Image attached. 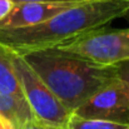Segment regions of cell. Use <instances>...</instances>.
Listing matches in <instances>:
<instances>
[{"mask_svg": "<svg viewBox=\"0 0 129 129\" xmlns=\"http://www.w3.org/2000/svg\"><path fill=\"white\" fill-rule=\"evenodd\" d=\"M128 10L129 0L78 4L34 26L0 29V44L18 55L54 49L105 28L112 20L123 18Z\"/></svg>", "mask_w": 129, "mask_h": 129, "instance_id": "cell-1", "label": "cell"}, {"mask_svg": "<svg viewBox=\"0 0 129 129\" xmlns=\"http://www.w3.org/2000/svg\"><path fill=\"white\" fill-rule=\"evenodd\" d=\"M21 56L72 113L93 94L119 80L117 65L94 64L59 49L33 51Z\"/></svg>", "mask_w": 129, "mask_h": 129, "instance_id": "cell-2", "label": "cell"}, {"mask_svg": "<svg viewBox=\"0 0 129 129\" xmlns=\"http://www.w3.org/2000/svg\"><path fill=\"white\" fill-rule=\"evenodd\" d=\"M13 67L23 96L35 120L46 125L65 128L72 112L60 103L21 55L13 53Z\"/></svg>", "mask_w": 129, "mask_h": 129, "instance_id": "cell-3", "label": "cell"}, {"mask_svg": "<svg viewBox=\"0 0 129 129\" xmlns=\"http://www.w3.org/2000/svg\"><path fill=\"white\" fill-rule=\"evenodd\" d=\"M54 49L80 56L94 64L119 65L129 60V28L114 30L100 28Z\"/></svg>", "mask_w": 129, "mask_h": 129, "instance_id": "cell-4", "label": "cell"}, {"mask_svg": "<svg viewBox=\"0 0 129 129\" xmlns=\"http://www.w3.org/2000/svg\"><path fill=\"white\" fill-rule=\"evenodd\" d=\"M72 114L88 118L114 122L129 125V93L119 80L104 86L78 107Z\"/></svg>", "mask_w": 129, "mask_h": 129, "instance_id": "cell-5", "label": "cell"}, {"mask_svg": "<svg viewBox=\"0 0 129 129\" xmlns=\"http://www.w3.org/2000/svg\"><path fill=\"white\" fill-rule=\"evenodd\" d=\"M70 3H48L28 1L14 4V8L6 18L0 21V29H19L42 24L56 14L75 6Z\"/></svg>", "mask_w": 129, "mask_h": 129, "instance_id": "cell-6", "label": "cell"}, {"mask_svg": "<svg viewBox=\"0 0 129 129\" xmlns=\"http://www.w3.org/2000/svg\"><path fill=\"white\" fill-rule=\"evenodd\" d=\"M0 115L9 119L16 129L35 120L24 96H14L0 93Z\"/></svg>", "mask_w": 129, "mask_h": 129, "instance_id": "cell-7", "label": "cell"}, {"mask_svg": "<svg viewBox=\"0 0 129 129\" xmlns=\"http://www.w3.org/2000/svg\"><path fill=\"white\" fill-rule=\"evenodd\" d=\"M0 93L23 96L13 67V53L0 44Z\"/></svg>", "mask_w": 129, "mask_h": 129, "instance_id": "cell-8", "label": "cell"}, {"mask_svg": "<svg viewBox=\"0 0 129 129\" xmlns=\"http://www.w3.org/2000/svg\"><path fill=\"white\" fill-rule=\"evenodd\" d=\"M65 129H129V125L108 120H100V119L80 118L72 114Z\"/></svg>", "mask_w": 129, "mask_h": 129, "instance_id": "cell-9", "label": "cell"}, {"mask_svg": "<svg viewBox=\"0 0 129 129\" xmlns=\"http://www.w3.org/2000/svg\"><path fill=\"white\" fill-rule=\"evenodd\" d=\"M117 69H118V79H119V82L125 85V88L128 89L129 93V60L117 65Z\"/></svg>", "mask_w": 129, "mask_h": 129, "instance_id": "cell-10", "label": "cell"}, {"mask_svg": "<svg viewBox=\"0 0 129 129\" xmlns=\"http://www.w3.org/2000/svg\"><path fill=\"white\" fill-rule=\"evenodd\" d=\"M13 8H14L13 0H0V21L9 15Z\"/></svg>", "mask_w": 129, "mask_h": 129, "instance_id": "cell-11", "label": "cell"}, {"mask_svg": "<svg viewBox=\"0 0 129 129\" xmlns=\"http://www.w3.org/2000/svg\"><path fill=\"white\" fill-rule=\"evenodd\" d=\"M28 1H48V3H70V4H84L90 1H99V0H13L14 4L18 3H28Z\"/></svg>", "mask_w": 129, "mask_h": 129, "instance_id": "cell-12", "label": "cell"}, {"mask_svg": "<svg viewBox=\"0 0 129 129\" xmlns=\"http://www.w3.org/2000/svg\"><path fill=\"white\" fill-rule=\"evenodd\" d=\"M20 129H65V128H58V127H51V125H46L43 124L38 120H33L28 124H25L24 127H21Z\"/></svg>", "mask_w": 129, "mask_h": 129, "instance_id": "cell-13", "label": "cell"}, {"mask_svg": "<svg viewBox=\"0 0 129 129\" xmlns=\"http://www.w3.org/2000/svg\"><path fill=\"white\" fill-rule=\"evenodd\" d=\"M0 129H16V128L9 119H6L5 117L0 115Z\"/></svg>", "mask_w": 129, "mask_h": 129, "instance_id": "cell-14", "label": "cell"}, {"mask_svg": "<svg viewBox=\"0 0 129 129\" xmlns=\"http://www.w3.org/2000/svg\"><path fill=\"white\" fill-rule=\"evenodd\" d=\"M123 18H124V19L128 21V24H129V10L127 11V13H125V14H124V15H123Z\"/></svg>", "mask_w": 129, "mask_h": 129, "instance_id": "cell-15", "label": "cell"}]
</instances>
